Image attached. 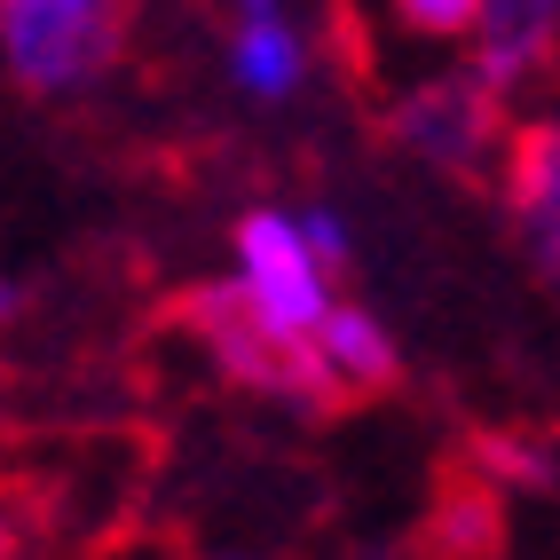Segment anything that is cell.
Here are the masks:
<instances>
[{
  "label": "cell",
  "mask_w": 560,
  "mask_h": 560,
  "mask_svg": "<svg viewBox=\"0 0 560 560\" xmlns=\"http://www.w3.org/2000/svg\"><path fill=\"white\" fill-rule=\"evenodd\" d=\"M135 0H0V80L32 103H80L127 63Z\"/></svg>",
  "instance_id": "obj_1"
},
{
  "label": "cell",
  "mask_w": 560,
  "mask_h": 560,
  "mask_svg": "<svg viewBox=\"0 0 560 560\" xmlns=\"http://www.w3.org/2000/svg\"><path fill=\"white\" fill-rule=\"evenodd\" d=\"M230 292L245 301V316L269 331L277 348L316 355V324L340 301V277L324 269V253L308 245L301 213L284 206H253L230 230Z\"/></svg>",
  "instance_id": "obj_2"
},
{
  "label": "cell",
  "mask_w": 560,
  "mask_h": 560,
  "mask_svg": "<svg viewBox=\"0 0 560 560\" xmlns=\"http://www.w3.org/2000/svg\"><path fill=\"white\" fill-rule=\"evenodd\" d=\"M387 135H395L402 159H419L434 174H490V159L513 151L505 142V95L481 80L474 63L410 80L387 103Z\"/></svg>",
  "instance_id": "obj_3"
},
{
  "label": "cell",
  "mask_w": 560,
  "mask_h": 560,
  "mask_svg": "<svg viewBox=\"0 0 560 560\" xmlns=\"http://www.w3.org/2000/svg\"><path fill=\"white\" fill-rule=\"evenodd\" d=\"M221 80L253 110H292L316 88V24L301 0H213Z\"/></svg>",
  "instance_id": "obj_4"
},
{
  "label": "cell",
  "mask_w": 560,
  "mask_h": 560,
  "mask_svg": "<svg viewBox=\"0 0 560 560\" xmlns=\"http://www.w3.org/2000/svg\"><path fill=\"white\" fill-rule=\"evenodd\" d=\"M560 56V0H490L481 9V32L466 40V63L490 80L505 103L521 88H537Z\"/></svg>",
  "instance_id": "obj_5"
},
{
  "label": "cell",
  "mask_w": 560,
  "mask_h": 560,
  "mask_svg": "<svg viewBox=\"0 0 560 560\" xmlns=\"http://www.w3.org/2000/svg\"><path fill=\"white\" fill-rule=\"evenodd\" d=\"M505 198H513V230H521V245H529L537 277L560 292V119H537V127L513 135Z\"/></svg>",
  "instance_id": "obj_6"
},
{
  "label": "cell",
  "mask_w": 560,
  "mask_h": 560,
  "mask_svg": "<svg viewBox=\"0 0 560 560\" xmlns=\"http://www.w3.org/2000/svg\"><path fill=\"white\" fill-rule=\"evenodd\" d=\"M316 363H324V380H331V395H380V387H395V331L371 316L363 301H331V316L316 324Z\"/></svg>",
  "instance_id": "obj_7"
},
{
  "label": "cell",
  "mask_w": 560,
  "mask_h": 560,
  "mask_svg": "<svg viewBox=\"0 0 560 560\" xmlns=\"http://www.w3.org/2000/svg\"><path fill=\"white\" fill-rule=\"evenodd\" d=\"M481 9L490 0H387V16H395V32L402 40H474L481 32Z\"/></svg>",
  "instance_id": "obj_8"
},
{
  "label": "cell",
  "mask_w": 560,
  "mask_h": 560,
  "mask_svg": "<svg viewBox=\"0 0 560 560\" xmlns=\"http://www.w3.org/2000/svg\"><path fill=\"white\" fill-rule=\"evenodd\" d=\"M301 230H308V245L324 253V269L340 277L348 260H355V230H348V213L340 206H301Z\"/></svg>",
  "instance_id": "obj_9"
},
{
  "label": "cell",
  "mask_w": 560,
  "mask_h": 560,
  "mask_svg": "<svg viewBox=\"0 0 560 560\" xmlns=\"http://www.w3.org/2000/svg\"><path fill=\"white\" fill-rule=\"evenodd\" d=\"M0 560H24V513L9 490H0Z\"/></svg>",
  "instance_id": "obj_10"
},
{
  "label": "cell",
  "mask_w": 560,
  "mask_h": 560,
  "mask_svg": "<svg viewBox=\"0 0 560 560\" xmlns=\"http://www.w3.org/2000/svg\"><path fill=\"white\" fill-rule=\"evenodd\" d=\"M16 316H24V284H16V277H0V331H9Z\"/></svg>",
  "instance_id": "obj_11"
}]
</instances>
